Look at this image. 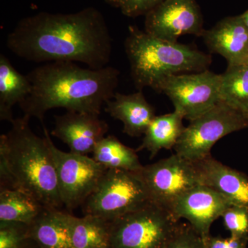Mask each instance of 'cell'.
<instances>
[{
    "instance_id": "29",
    "label": "cell",
    "mask_w": 248,
    "mask_h": 248,
    "mask_svg": "<svg viewBox=\"0 0 248 248\" xmlns=\"http://www.w3.org/2000/svg\"><path fill=\"white\" fill-rule=\"evenodd\" d=\"M240 17H241V19H242L243 22H244L245 25H246L248 29V11L245 12L244 14L241 15V16H240Z\"/></svg>"
},
{
    "instance_id": "6",
    "label": "cell",
    "mask_w": 248,
    "mask_h": 248,
    "mask_svg": "<svg viewBox=\"0 0 248 248\" xmlns=\"http://www.w3.org/2000/svg\"><path fill=\"white\" fill-rule=\"evenodd\" d=\"M153 203L138 172L107 170L94 192L82 205L85 215L112 221Z\"/></svg>"
},
{
    "instance_id": "10",
    "label": "cell",
    "mask_w": 248,
    "mask_h": 248,
    "mask_svg": "<svg viewBox=\"0 0 248 248\" xmlns=\"http://www.w3.org/2000/svg\"><path fill=\"white\" fill-rule=\"evenodd\" d=\"M137 172L144 183L152 202L168 211L179 197L201 185L195 162L176 153L143 166Z\"/></svg>"
},
{
    "instance_id": "27",
    "label": "cell",
    "mask_w": 248,
    "mask_h": 248,
    "mask_svg": "<svg viewBox=\"0 0 248 248\" xmlns=\"http://www.w3.org/2000/svg\"><path fill=\"white\" fill-rule=\"evenodd\" d=\"M166 248H205L202 236L190 224L179 223Z\"/></svg>"
},
{
    "instance_id": "20",
    "label": "cell",
    "mask_w": 248,
    "mask_h": 248,
    "mask_svg": "<svg viewBox=\"0 0 248 248\" xmlns=\"http://www.w3.org/2000/svg\"><path fill=\"white\" fill-rule=\"evenodd\" d=\"M46 208L40 202L24 192L0 188V221L30 225Z\"/></svg>"
},
{
    "instance_id": "4",
    "label": "cell",
    "mask_w": 248,
    "mask_h": 248,
    "mask_svg": "<svg viewBox=\"0 0 248 248\" xmlns=\"http://www.w3.org/2000/svg\"><path fill=\"white\" fill-rule=\"evenodd\" d=\"M124 48L138 91L145 87L155 90L171 75L206 71L212 62L210 55L192 46L156 38L135 26L128 27Z\"/></svg>"
},
{
    "instance_id": "14",
    "label": "cell",
    "mask_w": 248,
    "mask_h": 248,
    "mask_svg": "<svg viewBox=\"0 0 248 248\" xmlns=\"http://www.w3.org/2000/svg\"><path fill=\"white\" fill-rule=\"evenodd\" d=\"M201 185L207 186L224 197L231 205L248 208V178L208 155L194 161Z\"/></svg>"
},
{
    "instance_id": "5",
    "label": "cell",
    "mask_w": 248,
    "mask_h": 248,
    "mask_svg": "<svg viewBox=\"0 0 248 248\" xmlns=\"http://www.w3.org/2000/svg\"><path fill=\"white\" fill-rule=\"evenodd\" d=\"M179 224L169 211L151 203L109 221L108 248H166Z\"/></svg>"
},
{
    "instance_id": "18",
    "label": "cell",
    "mask_w": 248,
    "mask_h": 248,
    "mask_svg": "<svg viewBox=\"0 0 248 248\" xmlns=\"http://www.w3.org/2000/svg\"><path fill=\"white\" fill-rule=\"evenodd\" d=\"M183 120L184 118L182 114L176 110L155 116L143 135L141 144L136 151L146 150L153 159L161 150L174 148L186 128Z\"/></svg>"
},
{
    "instance_id": "17",
    "label": "cell",
    "mask_w": 248,
    "mask_h": 248,
    "mask_svg": "<svg viewBox=\"0 0 248 248\" xmlns=\"http://www.w3.org/2000/svg\"><path fill=\"white\" fill-rule=\"evenodd\" d=\"M71 214L46 208L30 225L29 236L40 248H73Z\"/></svg>"
},
{
    "instance_id": "24",
    "label": "cell",
    "mask_w": 248,
    "mask_h": 248,
    "mask_svg": "<svg viewBox=\"0 0 248 248\" xmlns=\"http://www.w3.org/2000/svg\"><path fill=\"white\" fill-rule=\"evenodd\" d=\"M33 242L29 236V225L0 221V248H29Z\"/></svg>"
},
{
    "instance_id": "19",
    "label": "cell",
    "mask_w": 248,
    "mask_h": 248,
    "mask_svg": "<svg viewBox=\"0 0 248 248\" xmlns=\"http://www.w3.org/2000/svg\"><path fill=\"white\" fill-rule=\"evenodd\" d=\"M31 84L27 76L14 68L4 54L0 55V120H14L13 108L30 94Z\"/></svg>"
},
{
    "instance_id": "13",
    "label": "cell",
    "mask_w": 248,
    "mask_h": 248,
    "mask_svg": "<svg viewBox=\"0 0 248 248\" xmlns=\"http://www.w3.org/2000/svg\"><path fill=\"white\" fill-rule=\"evenodd\" d=\"M99 115L90 112L66 111L55 117V128L51 135L61 140L70 152L88 155L108 131V124Z\"/></svg>"
},
{
    "instance_id": "26",
    "label": "cell",
    "mask_w": 248,
    "mask_h": 248,
    "mask_svg": "<svg viewBox=\"0 0 248 248\" xmlns=\"http://www.w3.org/2000/svg\"><path fill=\"white\" fill-rule=\"evenodd\" d=\"M164 0H105L108 4L120 10L124 16L136 17L146 16Z\"/></svg>"
},
{
    "instance_id": "21",
    "label": "cell",
    "mask_w": 248,
    "mask_h": 248,
    "mask_svg": "<svg viewBox=\"0 0 248 248\" xmlns=\"http://www.w3.org/2000/svg\"><path fill=\"white\" fill-rule=\"evenodd\" d=\"M93 158L107 170L138 172L143 168L137 151L125 146L115 136L103 138L93 151Z\"/></svg>"
},
{
    "instance_id": "3",
    "label": "cell",
    "mask_w": 248,
    "mask_h": 248,
    "mask_svg": "<svg viewBox=\"0 0 248 248\" xmlns=\"http://www.w3.org/2000/svg\"><path fill=\"white\" fill-rule=\"evenodd\" d=\"M30 117L14 119L0 137V188L21 191L47 208H61L56 170L46 140L29 125Z\"/></svg>"
},
{
    "instance_id": "2",
    "label": "cell",
    "mask_w": 248,
    "mask_h": 248,
    "mask_svg": "<svg viewBox=\"0 0 248 248\" xmlns=\"http://www.w3.org/2000/svg\"><path fill=\"white\" fill-rule=\"evenodd\" d=\"M120 74L112 66L93 69L75 62H48L28 73L31 93L19 106L24 115L42 125L46 113L56 108L100 115L115 96Z\"/></svg>"
},
{
    "instance_id": "7",
    "label": "cell",
    "mask_w": 248,
    "mask_h": 248,
    "mask_svg": "<svg viewBox=\"0 0 248 248\" xmlns=\"http://www.w3.org/2000/svg\"><path fill=\"white\" fill-rule=\"evenodd\" d=\"M247 126L246 115L221 100L208 112L190 121L174 151L186 159L198 161L210 155L218 140Z\"/></svg>"
},
{
    "instance_id": "11",
    "label": "cell",
    "mask_w": 248,
    "mask_h": 248,
    "mask_svg": "<svg viewBox=\"0 0 248 248\" xmlns=\"http://www.w3.org/2000/svg\"><path fill=\"white\" fill-rule=\"evenodd\" d=\"M145 17L147 33L169 42H177L185 35L202 37L205 31L196 0H164Z\"/></svg>"
},
{
    "instance_id": "8",
    "label": "cell",
    "mask_w": 248,
    "mask_h": 248,
    "mask_svg": "<svg viewBox=\"0 0 248 248\" xmlns=\"http://www.w3.org/2000/svg\"><path fill=\"white\" fill-rule=\"evenodd\" d=\"M43 130L55 165L62 203L68 210H74L94 192L107 169L88 155L60 151L45 125Z\"/></svg>"
},
{
    "instance_id": "30",
    "label": "cell",
    "mask_w": 248,
    "mask_h": 248,
    "mask_svg": "<svg viewBox=\"0 0 248 248\" xmlns=\"http://www.w3.org/2000/svg\"><path fill=\"white\" fill-rule=\"evenodd\" d=\"M241 63H244V64L247 65L248 66V55L246 57V58L244 59V61H243Z\"/></svg>"
},
{
    "instance_id": "15",
    "label": "cell",
    "mask_w": 248,
    "mask_h": 248,
    "mask_svg": "<svg viewBox=\"0 0 248 248\" xmlns=\"http://www.w3.org/2000/svg\"><path fill=\"white\" fill-rule=\"evenodd\" d=\"M202 37L209 50L221 55L228 65L242 63L248 55V29L240 16L221 19Z\"/></svg>"
},
{
    "instance_id": "28",
    "label": "cell",
    "mask_w": 248,
    "mask_h": 248,
    "mask_svg": "<svg viewBox=\"0 0 248 248\" xmlns=\"http://www.w3.org/2000/svg\"><path fill=\"white\" fill-rule=\"evenodd\" d=\"M205 248H246L248 236H231L228 238L208 236L203 239Z\"/></svg>"
},
{
    "instance_id": "25",
    "label": "cell",
    "mask_w": 248,
    "mask_h": 248,
    "mask_svg": "<svg viewBox=\"0 0 248 248\" xmlns=\"http://www.w3.org/2000/svg\"><path fill=\"white\" fill-rule=\"evenodd\" d=\"M223 224L232 236H248V208L231 205L221 215Z\"/></svg>"
},
{
    "instance_id": "1",
    "label": "cell",
    "mask_w": 248,
    "mask_h": 248,
    "mask_svg": "<svg viewBox=\"0 0 248 248\" xmlns=\"http://www.w3.org/2000/svg\"><path fill=\"white\" fill-rule=\"evenodd\" d=\"M8 48L28 61L81 62L89 68L107 66L112 38L100 11L74 14L41 12L19 21L6 39Z\"/></svg>"
},
{
    "instance_id": "12",
    "label": "cell",
    "mask_w": 248,
    "mask_h": 248,
    "mask_svg": "<svg viewBox=\"0 0 248 248\" xmlns=\"http://www.w3.org/2000/svg\"><path fill=\"white\" fill-rule=\"evenodd\" d=\"M231 204L216 191L203 185L195 186L186 192L170 208L169 212L179 221L185 218L202 239L210 236V228Z\"/></svg>"
},
{
    "instance_id": "9",
    "label": "cell",
    "mask_w": 248,
    "mask_h": 248,
    "mask_svg": "<svg viewBox=\"0 0 248 248\" xmlns=\"http://www.w3.org/2000/svg\"><path fill=\"white\" fill-rule=\"evenodd\" d=\"M221 75L206 70L189 75H171L155 88L172 101L174 110L192 121L203 115L221 101Z\"/></svg>"
},
{
    "instance_id": "23",
    "label": "cell",
    "mask_w": 248,
    "mask_h": 248,
    "mask_svg": "<svg viewBox=\"0 0 248 248\" xmlns=\"http://www.w3.org/2000/svg\"><path fill=\"white\" fill-rule=\"evenodd\" d=\"M220 98L230 107L248 114V66L244 63L228 65L221 74Z\"/></svg>"
},
{
    "instance_id": "22",
    "label": "cell",
    "mask_w": 248,
    "mask_h": 248,
    "mask_svg": "<svg viewBox=\"0 0 248 248\" xmlns=\"http://www.w3.org/2000/svg\"><path fill=\"white\" fill-rule=\"evenodd\" d=\"M72 244L73 248H108L109 221L100 217L71 215Z\"/></svg>"
},
{
    "instance_id": "16",
    "label": "cell",
    "mask_w": 248,
    "mask_h": 248,
    "mask_svg": "<svg viewBox=\"0 0 248 248\" xmlns=\"http://www.w3.org/2000/svg\"><path fill=\"white\" fill-rule=\"evenodd\" d=\"M105 105L106 112L123 124V133L133 138L144 135L156 116L154 108L146 100L142 91L129 94L116 93Z\"/></svg>"
}]
</instances>
